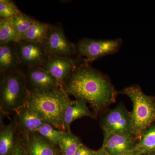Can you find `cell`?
<instances>
[{"label":"cell","mask_w":155,"mask_h":155,"mask_svg":"<svg viewBox=\"0 0 155 155\" xmlns=\"http://www.w3.org/2000/svg\"><path fill=\"white\" fill-rule=\"evenodd\" d=\"M62 86L69 96L89 104L95 114L116 101L117 92L109 78L87 63L75 68Z\"/></svg>","instance_id":"6da1fadb"},{"label":"cell","mask_w":155,"mask_h":155,"mask_svg":"<svg viewBox=\"0 0 155 155\" xmlns=\"http://www.w3.org/2000/svg\"><path fill=\"white\" fill-rule=\"evenodd\" d=\"M71 101L69 96L61 86L45 92L28 90L24 105L38 113L56 129L66 130L64 124V114Z\"/></svg>","instance_id":"7a4b0ae2"},{"label":"cell","mask_w":155,"mask_h":155,"mask_svg":"<svg viewBox=\"0 0 155 155\" xmlns=\"http://www.w3.org/2000/svg\"><path fill=\"white\" fill-rule=\"evenodd\" d=\"M119 93L127 96L133 104L130 113L133 135L139 141L155 122V97L145 94L137 85L126 87Z\"/></svg>","instance_id":"3957f363"},{"label":"cell","mask_w":155,"mask_h":155,"mask_svg":"<svg viewBox=\"0 0 155 155\" xmlns=\"http://www.w3.org/2000/svg\"><path fill=\"white\" fill-rule=\"evenodd\" d=\"M0 81L1 112L8 114L24 105L28 94L25 74L19 69L2 74Z\"/></svg>","instance_id":"277c9868"},{"label":"cell","mask_w":155,"mask_h":155,"mask_svg":"<svg viewBox=\"0 0 155 155\" xmlns=\"http://www.w3.org/2000/svg\"><path fill=\"white\" fill-rule=\"evenodd\" d=\"M101 127L104 139L113 134L133 135L130 112L123 105L110 110L103 118Z\"/></svg>","instance_id":"5b68a950"},{"label":"cell","mask_w":155,"mask_h":155,"mask_svg":"<svg viewBox=\"0 0 155 155\" xmlns=\"http://www.w3.org/2000/svg\"><path fill=\"white\" fill-rule=\"evenodd\" d=\"M122 43L121 39L95 40L85 38L78 43L76 47L80 56L85 58L87 62L117 52Z\"/></svg>","instance_id":"8992f818"},{"label":"cell","mask_w":155,"mask_h":155,"mask_svg":"<svg viewBox=\"0 0 155 155\" xmlns=\"http://www.w3.org/2000/svg\"><path fill=\"white\" fill-rule=\"evenodd\" d=\"M49 57L71 58L77 52L76 46L69 41L63 29L51 26L43 43Z\"/></svg>","instance_id":"52a82bcc"},{"label":"cell","mask_w":155,"mask_h":155,"mask_svg":"<svg viewBox=\"0 0 155 155\" xmlns=\"http://www.w3.org/2000/svg\"><path fill=\"white\" fill-rule=\"evenodd\" d=\"M79 58H64L50 56L41 67L62 86L71 72L80 65Z\"/></svg>","instance_id":"ba28073f"},{"label":"cell","mask_w":155,"mask_h":155,"mask_svg":"<svg viewBox=\"0 0 155 155\" xmlns=\"http://www.w3.org/2000/svg\"><path fill=\"white\" fill-rule=\"evenodd\" d=\"M25 75L28 91L45 92L62 86L41 66L28 67Z\"/></svg>","instance_id":"9c48e42d"},{"label":"cell","mask_w":155,"mask_h":155,"mask_svg":"<svg viewBox=\"0 0 155 155\" xmlns=\"http://www.w3.org/2000/svg\"><path fill=\"white\" fill-rule=\"evenodd\" d=\"M17 45L21 64L28 67L41 66L49 57L43 44L22 40Z\"/></svg>","instance_id":"30bf717a"},{"label":"cell","mask_w":155,"mask_h":155,"mask_svg":"<svg viewBox=\"0 0 155 155\" xmlns=\"http://www.w3.org/2000/svg\"><path fill=\"white\" fill-rule=\"evenodd\" d=\"M14 112L17 116L16 123L24 134L35 132L48 123L38 113L24 105Z\"/></svg>","instance_id":"8fae6325"},{"label":"cell","mask_w":155,"mask_h":155,"mask_svg":"<svg viewBox=\"0 0 155 155\" xmlns=\"http://www.w3.org/2000/svg\"><path fill=\"white\" fill-rule=\"evenodd\" d=\"M138 140L131 134H113L104 139L102 147L110 155H118L135 148Z\"/></svg>","instance_id":"7c38bea8"},{"label":"cell","mask_w":155,"mask_h":155,"mask_svg":"<svg viewBox=\"0 0 155 155\" xmlns=\"http://www.w3.org/2000/svg\"><path fill=\"white\" fill-rule=\"evenodd\" d=\"M25 135L28 155H59L56 146L37 132Z\"/></svg>","instance_id":"4fadbf2b"},{"label":"cell","mask_w":155,"mask_h":155,"mask_svg":"<svg viewBox=\"0 0 155 155\" xmlns=\"http://www.w3.org/2000/svg\"><path fill=\"white\" fill-rule=\"evenodd\" d=\"M83 117L94 118L95 114L88 109L87 103L83 100H71L65 111L64 124L66 130L70 132V126L73 121Z\"/></svg>","instance_id":"5bb4252c"},{"label":"cell","mask_w":155,"mask_h":155,"mask_svg":"<svg viewBox=\"0 0 155 155\" xmlns=\"http://www.w3.org/2000/svg\"><path fill=\"white\" fill-rule=\"evenodd\" d=\"M21 64L17 43L0 44V72L1 74L18 69Z\"/></svg>","instance_id":"9a60e30c"},{"label":"cell","mask_w":155,"mask_h":155,"mask_svg":"<svg viewBox=\"0 0 155 155\" xmlns=\"http://www.w3.org/2000/svg\"><path fill=\"white\" fill-rule=\"evenodd\" d=\"M17 123L11 122L2 126L0 132V155H12L16 144Z\"/></svg>","instance_id":"2e32d148"},{"label":"cell","mask_w":155,"mask_h":155,"mask_svg":"<svg viewBox=\"0 0 155 155\" xmlns=\"http://www.w3.org/2000/svg\"><path fill=\"white\" fill-rule=\"evenodd\" d=\"M50 27L51 25L48 23L35 20L24 35L22 40L43 44Z\"/></svg>","instance_id":"e0dca14e"},{"label":"cell","mask_w":155,"mask_h":155,"mask_svg":"<svg viewBox=\"0 0 155 155\" xmlns=\"http://www.w3.org/2000/svg\"><path fill=\"white\" fill-rule=\"evenodd\" d=\"M21 41L11 18L0 19V44Z\"/></svg>","instance_id":"ac0fdd59"},{"label":"cell","mask_w":155,"mask_h":155,"mask_svg":"<svg viewBox=\"0 0 155 155\" xmlns=\"http://www.w3.org/2000/svg\"><path fill=\"white\" fill-rule=\"evenodd\" d=\"M82 144L79 138L72 131H67L59 141L58 146L62 155H74Z\"/></svg>","instance_id":"d6986e66"},{"label":"cell","mask_w":155,"mask_h":155,"mask_svg":"<svg viewBox=\"0 0 155 155\" xmlns=\"http://www.w3.org/2000/svg\"><path fill=\"white\" fill-rule=\"evenodd\" d=\"M135 148L144 155L155 152V124L145 131Z\"/></svg>","instance_id":"ffe728a7"},{"label":"cell","mask_w":155,"mask_h":155,"mask_svg":"<svg viewBox=\"0 0 155 155\" xmlns=\"http://www.w3.org/2000/svg\"><path fill=\"white\" fill-rule=\"evenodd\" d=\"M13 24L20 41L35 20L26 14L21 13L11 18Z\"/></svg>","instance_id":"44dd1931"},{"label":"cell","mask_w":155,"mask_h":155,"mask_svg":"<svg viewBox=\"0 0 155 155\" xmlns=\"http://www.w3.org/2000/svg\"><path fill=\"white\" fill-rule=\"evenodd\" d=\"M66 131L58 130L49 123H47L38 128L35 132L46 139L53 144L58 146L59 141Z\"/></svg>","instance_id":"7402d4cb"},{"label":"cell","mask_w":155,"mask_h":155,"mask_svg":"<svg viewBox=\"0 0 155 155\" xmlns=\"http://www.w3.org/2000/svg\"><path fill=\"white\" fill-rule=\"evenodd\" d=\"M21 13L12 1L9 0L0 1V17L1 19L12 18Z\"/></svg>","instance_id":"603a6c76"},{"label":"cell","mask_w":155,"mask_h":155,"mask_svg":"<svg viewBox=\"0 0 155 155\" xmlns=\"http://www.w3.org/2000/svg\"><path fill=\"white\" fill-rule=\"evenodd\" d=\"M23 135L16 137V144L12 155H28L26 147V136Z\"/></svg>","instance_id":"cb8c5ba5"},{"label":"cell","mask_w":155,"mask_h":155,"mask_svg":"<svg viewBox=\"0 0 155 155\" xmlns=\"http://www.w3.org/2000/svg\"><path fill=\"white\" fill-rule=\"evenodd\" d=\"M96 151L91 149L82 143L74 155H93Z\"/></svg>","instance_id":"d4e9b609"},{"label":"cell","mask_w":155,"mask_h":155,"mask_svg":"<svg viewBox=\"0 0 155 155\" xmlns=\"http://www.w3.org/2000/svg\"><path fill=\"white\" fill-rule=\"evenodd\" d=\"M118 155H143V153L137 149L135 148L134 149L125 152Z\"/></svg>","instance_id":"484cf974"},{"label":"cell","mask_w":155,"mask_h":155,"mask_svg":"<svg viewBox=\"0 0 155 155\" xmlns=\"http://www.w3.org/2000/svg\"><path fill=\"white\" fill-rule=\"evenodd\" d=\"M93 155H110L106 151V150L101 147V148L98 150L96 151L94 154Z\"/></svg>","instance_id":"4316f807"},{"label":"cell","mask_w":155,"mask_h":155,"mask_svg":"<svg viewBox=\"0 0 155 155\" xmlns=\"http://www.w3.org/2000/svg\"><path fill=\"white\" fill-rule=\"evenodd\" d=\"M146 155H155V152H153L150 153L149 154H148Z\"/></svg>","instance_id":"83f0119b"}]
</instances>
